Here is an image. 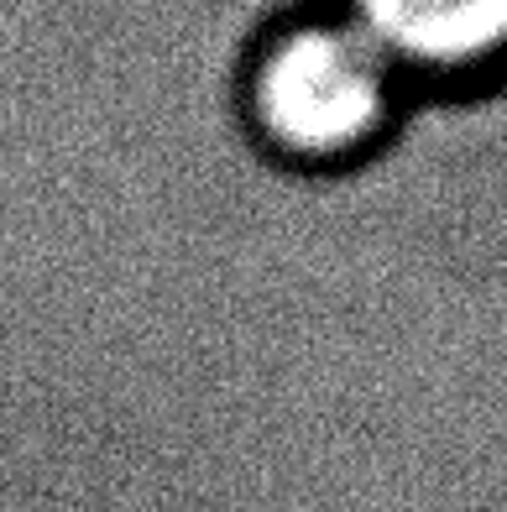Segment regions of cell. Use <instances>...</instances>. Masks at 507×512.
I'll return each mask as SVG.
<instances>
[{
	"label": "cell",
	"instance_id": "obj_2",
	"mask_svg": "<svg viewBox=\"0 0 507 512\" xmlns=\"http://www.w3.org/2000/svg\"><path fill=\"white\" fill-rule=\"evenodd\" d=\"M403 68L419 100L507 89V0H335Z\"/></svg>",
	"mask_w": 507,
	"mask_h": 512
},
{
	"label": "cell",
	"instance_id": "obj_1",
	"mask_svg": "<svg viewBox=\"0 0 507 512\" xmlns=\"http://www.w3.org/2000/svg\"><path fill=\"white\" fill-rule=\"evenodd\" d=\"M236 131L288 178H351L403 142L419 105L403 68L335 0L278 16L236 68Z\"/></svg>",
	"mask_w": 507,
	"mask_h": 512
}]
</instances>
